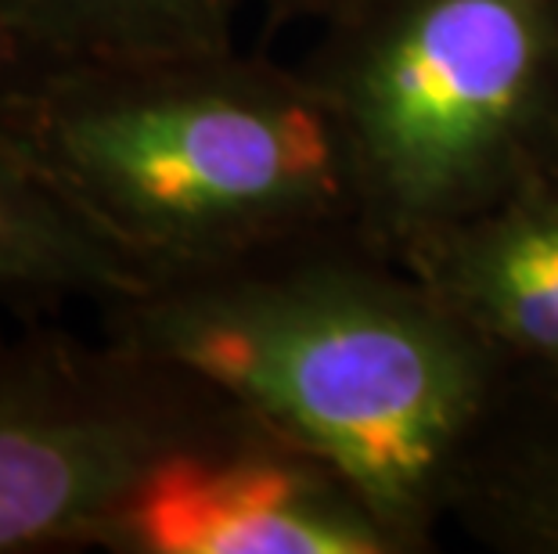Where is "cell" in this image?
Segmentation results:
<instances>
[{
  "mask_svg": "<svg viewBox=\"0 0 558 554\" xmlns=\"http://www.w3.org/2000/svg\"><path fill=\"white\" fill-rule=\"evenodd\" d=\"M303 65L339 109L361 227L386 253L558 176V0H364Z\"/></svg>",
  "mask_w": 558,
  "mask_h": 554,
  "instance_id": "obj_3",
  "label": "cell"
},
{
  "mask_svg": "<svg viewBox=\"0 0 558 554\" xmlns=\"http://www.w3.org/2000/svg\"><path fill=\"white\" fill-rule=\"evenodd\" d=\"M234 410L109 335L33 328L0 346V554L98 551L130 493Z\"/></svg>",
  "mask_w": 558,
  "mask_h": 554,
  "instance_id": "obj_4",
  "label": "cell"
},
{
  "mask_svg": "<svg viewBox=\"0 0 558 554\" xmlns=\"http://www.w3.org/2000/svg\"><path fill=\"white\" fill-rule=\"evenodd\" d=\"M101 335L170 360L342 468L400 554L439 547L508 371L361 227L159 278Z\"/></svg>",
  "mask_w": 558,
  "mask_h": 554,
  "instance_id": "obj_1",
  "label": "cell"
},
{
  "mask_svg": "<svg viewBox=\"0 0 558 554\" xmlns=\"http://www.w3.org/2000/svg\"><path fill=\"white\" fill-rule=\"evenodd\" d=\"M242 0H0V37L22 69L109 65L220 51Z\"/></svg>",
  "mask_w": 558,
  "mask_h": 554,
  "instance_id": "obj_8",
  "label": "cell"
},
{
  "mask_svg": "<svg viewBox=\"0 0 558 554\" xmlns=\"http://www.w3.org/2000/svg\"><path fill=\"white\" fill-rule=\"evenodd\" d=\"M19 69H22V65H19L15 51H11V47H8V40L0 37V84H4V79H11V76H15Z\"/></svg>",
  "mask_w": 558,
  "mask_h": 554,
  "instance_id": "obj_11",
  "label": "cell"
},
{
  "mask_svg": "<svg viewBox=\"0 0 558 554\" xmlns=\"http://www.w3.org/2000/svg\"><path fill=\"white\" fill-rule=\"evenodd\" d=\"M98 551L400 554V544L347 471L239 404L130 493Z\"/></svg>",
  "mask_w": 558,
  "mask_h": 554,
  "instance_id": "obj_5",
  "label": "cell"
},
{
  "mask_svg": "<svg viewBox=\"0 0 558 554\" xmlns=\"http://www.w3.org/2000/svg\"><path fill=\"white\" fill-rule=\"evenodd\" d=\"M450 526L501 554H558V382H512L472 451Z\"/></svg>",
  "mask_w": 558,
  "mask_h": 554,
  "instance_id": "obj_7",
  "label": "cell"
},
{
  "mask_svg": "<svg viewBox=\"0 0 558 554\" xmlns=\"http://www.w3.org/2000/svg\"><path fill=\"white\" fill-rule=\"evenodd\" d=\"M0 134L148 285L361 227L357 162L328 90L306 65L239 44L19 69L0 84Z\"/></svg>",
  "mask_w": 558,
  "mask_h": 554,
  "instance_id": "obj_2",
  "label": "cell"
},
{
  "mask_svg": "<svg viewBox=\"0 0 558 554\" xmlns=\"http://www.w3.org/2000/svg\"><path fill=\"white\" fill-rule=\"evenodd\" d=\"M483 338L512 382H558V176L400 256Z\"/></svg>",
  "mask_w": 558,
  "mask_h": 554,
  "instance_id": "obj_6",
  "label": "cell"
},
{
  "mask_svg": "<svg viewBox=\"0 0 558 554\" xmlns=\"http://www.w3.org/2000/svg\"><path fill=\"white\" fill-rule=\"evenodd\" d=\"M145 285L141 267L94 231L0 134V296L105 306Z\"/></svg>",
  "mask_w": 558,
  "mask_h": 554,
  "instance_id": "obj_9",
  "label": "cell"
},
{
  "mask_svg": "<svg viewBox=\"0 0 558 554\" xmlns=\"http://www.w3.org/2000/svg\"><path fill=\"white\" fill-rule=\"evenodd\" d=\"M267 15L275 19V26H295V22H311V26H336L339 19H347L353 8H361L364 0H264Z\"/></svg>",
  "mask_w": 558,
  "mask_h": 554,
  "instance_id": "obj_10",
  "label": "cell"
}]
</instances>
